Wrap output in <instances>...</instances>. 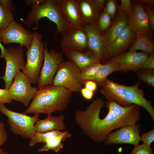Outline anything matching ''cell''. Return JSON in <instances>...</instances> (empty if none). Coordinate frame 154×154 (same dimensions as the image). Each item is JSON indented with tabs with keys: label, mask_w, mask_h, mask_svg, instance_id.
<instances>
[{
	"label": "cell",
	"mask_w": 154,
	"mask_h": 154,
	"mask_svg": "<svg viewBox=\"0 0 154 154\" xmlns=\"http://www.w3.org/2000/svg\"><path fill=\"white\" fill-rule=\"evenodd\" d=\"M14 21V16L12 12L6 9L0 3V32Z\"/></svg>",
	"instance_id": "obj_30"
},
{
	"label": "cell",
	"mask_w": 154,
	"mask_h": 154,
	"mask_svg": "<svg viewBox=\"0 0 154 154\" xmlns=\"http://www.w3.org/2000/svg\"><path fill=\"white\" fill-rule=\"evenodd\" d=\"M131 2L137 3L146 4L153 6L154 5V0H133Z\"/></svg>",
	"instance_id": "obj_42"
},
{
	"label": "cell",
	"mask_w": 154,
	"mask_h": 154,
	"mask_svg": "<svg viewBox=\"0 0 154 154\" xmlns=\"http://www.w3.org/2000/svg\"><path fill=\"white\" fill-rule=\"evenodd\" d=\"M44 119L39 118L37 121L35 126V131L37 132L45 133L53 130L62 131L66 127L64 123L65 117L63 115L56 116L51 114L47 115Z\"/></svg>",
	"instance_id": "obj_21"
},
{
	"label": "cell",
	"mask_w": 154,
	"mask_h": 154,
	"mask_svg": "<svg viewBox=\"0 0 154 154\" xmlns=\"http://www.w3.org/2000/svg\"><path fill=\"white\" fill-rule=\"evenodd\" d=\"M131 1L130 0H121L120 4L117 5V7L118 12H121L125 14L128 18L131 12Z\"/></svg>",
	"instance_id": "obj_32"
},
{
	"label": "cell",
	"mask_w": 154,
	"mask_h": 154,
	"mask_svg": "<svg viewBox=\"0 0 154 154\" xmlns=\"http://www.w3.org/2000/svg\"><path fill=\"white\" fill-rule=\"evenodd\" d=\"M131 154H153L150 146L142 144L135 146Z\"/></svg>",
	"instance_id": "obj_31"
},
{
	"label": "cell",
	"mask_w": 154,
	"mask_h": 154,
	"mask_svg": "<svg viewBox=\"0 0 154 154\" xmlns=\"http://www.w3.org/2000/svg\"><path fill=\"white\" fill-rule=\"evenodd\" d=\"M1 78V77L0 76V78Z\"/></svg>",
	"instance_id": "obj_45"
},
{
	"label": "cell",
	"mask_w": 154,
	"mask_h": 154,
	"mask_svg": "<svg viewBox=\"0 0 154 154\" xmlns=\"http://www.w3.org/2000/svg\"><path fill=\"white\" fill-rule=\"evenodd\" d=\"M84 88L94 92L97 88V84L94 81L91 80L85 81L84 83Z\"/></svg>",
	"instance_id": "obj_41"
},
{
	"label": "cell",
	"mask_w": 154,
	"mask_h": 154,
	"mask_svg": "<svg viewBox=\"0 0 154 154\" xmlns=\"http://www.w3.org/2000/svg\"><path fill=\"white\" fill-rule=\"evenodd\" d=\"M152 31L144 34H137L133 43L127 51L139 50L148 54L154 53V41Z\"/></svg>",
	"instance_id": "obj_23"
},
{
	"label": "cell",
	"mask_w": 154,
	"mask_h": 154,
	"mask_svg": "<svg viewBox=\"0 0 154 154\" xmlns=\"http://www.w3.org/2000/svg\"><path fill=\"white\" fill-rule=\"evenodd\" d=\"M64 54L68 60L76 65L81 72L91 64L96 62L101 63L94 53L88 48L84 52L71 51Z\"/></svg>",
	"instance_id": "obj_22"
},
{
	"label": "cell",
	"mask_w": 154,
	"mask_h": 154,
	"mask_svg": "<svg viewBox=\"0 0 154 154\" xmlns=\"http://www.w3.org/2000/svg\"><path fill=\"white\" fill-rule=\"evenodd\" d=\"M128 18L125 14L118 12L108 28L102 35L108 46L115 40L128 25Z\"/></svg>",
	"instance_id": "obj_20"
},
{
	"label": "cell",
	"mask_w": 154,
	"mask_h": 154,
	"mask_svg": "<svg viewBox=\"0 0 154 154\" xmlns=\"http://www.w3.org/2000/svg\"><path fill=\"white\" fill-rule=\"evenodd\" d=\"M14 79L8 89L10 98L12 100L19 101L28 107L38 89L31 86L29 79L20 70Z\"/></svg>",
	"instance_id": "obj_9"
},
{
	"label": "cell",
	"mask_w": 154,
	"mask_h": 154,
	"mask_svg": "<svg viewBox=\"0 0 154 154\" xmlns=\"http://www.w3.org/2000/svg\"><path fill=\"white\" fill-rule=\"evenodd\" d=\"M104 65L100 62L95 63L89 65L81 72L80 80L82 85L85 81L96 74Z\"/></svg>",
	"instance_id": "obj_28"
},
{
	"label": "cell",
	"mask_w": 154,
	"mask_h": 154,
	"mask_svg": "<svg viewBox=\"0 0 154 154\" xmlns=\"http://www.w3.org/2000/svg\"><path fill=\"white\" fill-rule=\"evenodd\" d=\"M44 44V62L37 82L38 90L45 86L52 85L59 66L64 61L61 53L54 49L48 51L47 43Z\"/></svg>",
	"instance_id": "obj_8"
},
{
	"label": "cell",
	"mask_w": 154,
	"mask_h": 154,
	"mask_svg": "<svg viewBox=\"0 0 154 154\" xmlns=\"http://www.w3.org/2000/svg\"><path fill=\"white\" fill-rule=\"evenodd\" d=\"M62 132L58 130H53L43 133L35 132L30 138L29 146L33 147L37 143L45 142L48 139L58 135Z\"/></svg>",
	"instance_id": "obj_27"
},
{
	"label": "cell",
	"mask_w": 154,
	"mask_h": 154,
	"mask_svg": "<svg viewBox=\"0 0 154 154\" xmlns=\"http://www.w3.org/2000/svg\"><path fill=\"white\" fill-rule=\"evenodd\" d=\"M0 48L1 50V54L0 55V58H2L5 59V48L4 46L2 44L0 41Z\"/></svg>",
	"instance_id": "obj_43"
},
{
	"label": "cell",
	"mask_w": 154,
	"mask_h": 154,
	"mask_svg": "<svg viewBox=\"0 0 154 154\" xmlns=\"http://www.w3.org/2000/svg\"><path fill=\"white\" fill-rule=\"evenodd\" d=\"M61 0H38L37 2L31 5L32 8L25 23L29 26L35 24L38 26L39 20L46 17L56 25V34L62 35L71 27L64 20L60 11Z\"/></svg>",
	"instance_id": "obj_4"
},
{
	"label": "cell",
	"mask_w": 154,
	"mask_h": 154,
	"mask_svg": "<svg viewBox=\"0 0 154 154\" xmlns=\"http://www.w3.org/2000/svg\"><path fill=\"white\" fill-rule=\"evenodd\" d=\"M117 1L108 0L105 1V7L104 8L112 19L115 16L116 13L117 7Z\"/></svg>",
	"instance_id": "obj_33"
},
{
	"label": "cell",
	"mask_w": 154,
	"mask_h": 154,
	"mask_svg": "<svg viewBox=\"0 0 154 154\" xmlns=\"http://www.w3.org/2000/svg\"><path fill=\"white\" fill-rule=\"evenodd\" d=\"M82 26L95 24L103 9L105 0H75Z\"/></svg>",
	"instance_id": "obj_16"
},
{
	"label": "cell",
	"mask_w": 154,
	"mask_h": 154,
	"mask_svg": "<svg viewBox=\"0 0 154 154\" xmlns=\"http://www.w3.org/2000/svg\"><path fill=\"white\" fill-rule=\"evenodd\" d=\"M12 102L10 96L8 89L0 88V103L4 104L10 103Z\"/></svg>",
	"instance_id": "obj_36"
},
{
	"label": "cell",
	"mask_w": 154,
	"mask_h": 154,
	"mask_svg": "<svg viewBox=\"0 0 154 154\" xmlns=\"http://www.w3.org/2000/svg\"><path fill=\"white\" fill-rule=\"evenodd\" d=\"M8 136L4 124L0 121V148L7 141Z\"/></svg>",
	"instance_id": "obj_37"
},
{
	"label": "cell",
	"mask_w": 154,
	"mask_h": 154,
	"mask_svg": "<svg viewBox=\"0 0 154 154\" xmlns=\"http://www.w3.org/2000/svg\"><path fill=\"white\" fill-rule=\"evenodd\" d=\"M82 27L88 37V48L96 57L100 62L105 64L111 58L106 45L102 35L93 23L85 25Z\"/></svg>",
	"instance_id": "obj_12"
},
{
	"label": "cell",
	"mask_w": 154,
	"mask_h": 154,
	"mask_svg": "<svg viewBox=\"0 0 154 154\" xmlns=\"http://www.w3.org/2000/svg\"><path fill=\"white\" fill-rule=\"evenodd\" d=\"M154 68V53L149 56L144 63L142 69L147 70L153 69Z\"/></svg>",
	"instance_id": "obj_38"
},
{
	"label": "cell",
	"mask_w": 154,
	"mask_h": 154,
	"mask_svg": "<svg viewBox=\"0 0 154 154\" xmlns=\"http://www.w3.org/2000/svg\"><path fill=\"white\" fill-rule=\"evenodd\" d=\"M141 141L143 144L150 146L154 141V128L150 131L142 134L141 136Z\"/></svg>",
	"instance_id": "obj_35"
},
{
	"label": "cell",
	"mask_w": 154,
	"mask_h": 154,
	"mask_svg": "<svg viewBox=\"0 0 154 154\" xmlns=\"http://www.w3.org/2000/svg\"><path fill=\"white\" fill-rule=\"evenodd\" d=\"M144 9L148 19L150 27L154 31V9L153 6L144 5Z\"/></svg>",
	"instance_id": "obj_34"
},
{
	"label": "cell",
	"mask_w": 154,
	"mask_h": 154,
	"mask_svg": "<svg viewBox=\"0 0 154 154\" xmlns=\"http://www.w3.org/2000/svg\"><path fill=\"white\" fill-rule=\"evenodd\" d=\"M0 3L5 8L11 12L14 11L15 7L11 0H0Z\"/></svg>",
	"instance_id": "obj_39"
},
{
	"label": "cell",
	"mask_w": 154,
	"mask_h": 154,
	"mask_svg": "<svg viewBox=\"0 0 154 154\" xmlns=\"http://www.w3.org/2000/svg\"><path fill=\"white\" fill-rule=\"evenodd\" d=\"M33 33L25 28L15 20L12 21L3 31L0 32V41L5 44L18 43L28 49L31 46Z\"/></svg>",
	"instance_id": "obj_11"
},
{
	"label": "cell",
	"mask_w": 154,
	"mask_h": 154,
	"mask_svg": "<svg viewBox=\"0 0 154 154\" xmlns=\"http://www.w3.org/2000/svg\"><path fill=\"white\" fill-rule=\"evenodd\" d=\"M139 81L143 82L148 86L154 87V70L140 69L137 72Z\"/></svg>",
	"instance_id": "obj_29"
},
{
	"label": "cell",
	"mask_w": 154,
	"mask_h": 154,
	"mask_svg": "<svg viewBox=\"0 0 154 154\" xmlns=\"http://www.w3.org/2000/svg\"><path fill=\"white\" fill-rule=\"evenodd\" d=\"M141 116L140 107L137 105L124 107L98 98L86 110L77 111L75 120L85 135L95 141L102 142L114 130L136 123Z\"/></svg>",
	"instance_id": "obj_1"
},
{
	"label": "cell",
	"mask_w": 154,
	"mask_h": 154,
	"mask_svg": "<svg viewBox=\"0 0 154 154\" xmlns=\"http://www.w3.org/2000/svg\"><path fill=\"white\" fill-rule=\"evenodd\" d=\"M82 97L87 100H91L94 95V92L85 88H83L80 91Z\"/></svg>",
	"instance_id": "obj_40"
},
{
	"label": "cell",
	"mask_w": 154,
	"mask_h": 154,
	"mask_svg": "<svg viewBox=\"0 0 154 154\" xmlns=\"http://www.w3.org/2000/svg\"><path fill=\"white\" fill-rule=\"evenodd\" d=\"M72 92L62 87L47 85L38 89L23 113L51 114L64 110L70 102Z\"/></svg>",
	"instance_id": "obj_3"
},
{
	"label": "cell",
	"mask_w": 154,
	"mask_h": 154,
	"mask_svg": "<svg viewBox=\"0 0 154 154\" xmlns=\"http://www.w3.org/2000/svg\"><path fill=\"white\" fill-rule=\"evenodd\" d=\"M0 112L8 118L11 131L24 138H30L35 133V126L39 118L38 114L31 116L24 113L11 111L5 104L0 103Z\"/></svg>",
	"instance_id": "obj_6"
},
{
	"label": "cell",
	"mask_w": 154,
	"mask_h": 154,
	"mask_svg": "<svg viewBox=\"0 0 154 154\" xmlns=\"http://www.w3.org/2000/svg\"><path fill=\"white\" fill-rule=\"evenodd\" d=\"M42 35L36 31L33 33V38L30 47L26 52L27 62L21 70L29 79L31 84H36L44 60V44L42 40Z\"/></svg>",
	"instance_id": "obj_5"
},
{
	"label": "cell",
	"mask_w": 154,
	"mask_h": 154,
	"mask_svg": "<svg viewBox=\"0 0 154 154\" xmlns=\"http://www.w3.org/2000/svg\"><path fill=\"white\" fill-rule=\"evenodd\" d=\"M81 71L70 60L60 64L52 85L64 87L71 92H80L83 88L80 80Z\"/></svg>",
	"instance_id": "obj_7"
},
{
	"label": "cell",
	"mask_w": 154,
	"mask_h": 154,
	"mask_svg": "<svg viewBox=\"0 0 154 154\" xmlns=\"http://www.w3.org/2000/svg\"><path fill=\"white\" fill-rule=\"evenodd\" d=\"M141 125L135 124L123 126L119 130L111 132L104 141V144H129L135 146L141 141Z\"/></svg>",
	"instance_id": "obj_14"
},
{
	"label": "cell",
	"mask_w": 154,
	"mask_h": 154,
	"mask_svg": "<svg viewBox=\"0 0 154 154\" xmlns=\"http://www.w3.org/2000/svg\"><path fill=\"white\" fill-rule=\"evenodd\" d=\"M0 154H8L7 152L4 151L1 148H0Z\"/></svg>",
	"instance_id": "obj_44"
},
{
	"label": "cell",
	"mask_w": 154,
	"mask_h": 154,
	"mask_svg": "<svg viewBox=\"0 0 154 154\" xmlns=\"http://www.w3.org/2000/svg\"><path fill=\"white\" fill-rule=\"evenodd\" d=\"M62 35L60 45L64 53L71 51L84 52L88 49L87 34L82 27H70Z\"/></svg>",
	"instance_id": "obj_13"
},
{
	"label": "cell",
	"mask_w": 154,
	"mask_h": 154,
	"mask_svg": "<svg viewBox=\"0 0 154 154\" xmlns=\"http://www.w3.org/2000/svg\"><path fill=\"white\" fill-rule=\"evenodd\" d=\"M60 8L62 18L70 27H82L75 0H61Z\"/></svg>",
	"instance_id": "obj_19"
},
{
	"label": "cell",
	"mask_w": 154,
	"mask_h": 154,
	"mask_svg": "<svg viewBox=\"0 0 154 154\" xmlns=\"http://www.w3.org/2000/svg\"><path fill=\"white\" fill-rule=\"evenodd\" d=\"M149 56L144 52L131 50L112 57L109 62L117 64L119 66L120 72L130 71L136 72L142 69Z\"/></svg>",
	"instance_id": "obj_15"
},
{
	"label": "cell",
	"mask_w": 154,
	"mask_h": 154,
	"mask_svg": "<svg viewBox=\"0 0 154 154\" xmlns=\"http://www.w3.org/2000/svg\"><path fill=\"white\" fill-rule=\"evenodd\" d=\"M23 47L19 45L16 48L10 46L5 48V59L6 66L4 75L1 78L5 81L6 89H9L16 74L25 64Z\"/></svg>",
	"instance_id": "obj_10"
},
{
	"label": "cell",
	"mask_w": 154,
	"mask_h": 154,
	"mask_svg": "<svg viewBox=\"0 0 154 154\" xmlns=\"http://www.w3.org/2000/svg\"><path fill=\"white\" fill-rule=\"evenodd\" d=\"M131 12L128 18V26L136 34L146 33L151 31L144 5L131 3Z\"/></svg>",
	"instance_id": "obj_17"
},
{
	"label": "cell",
	"mask_w": 154,
	"mask_h": 154,
	"mask_svg": "<svg viewBox=\"0 0 154 154\" xmlns=\"http://www.w3.org/2000/svg\"><path fill=\"white\" fill-rule=\"evenodd\" d=\"M141 82L127 86L106 79L100 85V93L107 100L114 102L121 106L126 107L136 104L144 108L154 122V108L151 102L146 99L142 89L139 88Z\"/></svg>",
	"instance_id": "obj_2"
},
{
	"label": "cell",
	"mask_w": 154,
	"mask_h": 154,
	"mask_svg": "<svg viewBox=\"0 0 154 154\" xmlns=\"http://www.w3.org/2000/svg\"><path fill=\"white\" fill-rule=\"evenodd\" d=\"M111 18L104 7L100 13L94 24L99 32L102 35L109 27Z\"/></svg>",
	"instance_id": "obj_26"
},
{
	"label": "cell",
	"mask_w": 154,
	"mask_h": 154,
	"mask_svg": "<svg viewBox=\"0 0 154 154\" xmlns=\"http://www.w3.org/2000/svg\"><path fill=\"white\" fill-rule=\"evenodd\" d=\"M137 34L128 25L117 38L108 46L111 58L126 52L131 47L136 38Z\"/></svg>",
	"instance_id": "obj_18"
},
{
	"label": "cell",
	"mask_w": 154,
	"mask_h": 154,
	"mask_svg": "<svg viewBox=\"0 0 154 154\" xmlns=\"http://www.w3.org/2000/svg\"><path fill=\"white\" fill-rule=\"evenodd\" d=\"M72 134L68 130L62 132L60 135L48 139L45 142V144L39 147L37 150L38 152L47 151L52 150L55 153L60 151L64 147V144L62 142L66 139L70 138Z\"/></svg>",
	"instance_id": "obj_24"
},
{
	"label": "cell",
	"mask_w": 154,
	"mask_h": 154,
	"mask_svg": "<svg viewBox=\"0 0 154 154\" xmlns=\"http://www.w3.org/2000/svg\"><path fill=\"white\" fill-rule=\"evenodd\" d=\"M115 72H120L119 66L115 63L108 62L104 64L103 68L96 74L88 80H92L95 82L97 85L100 86L102 82L107 79L110 74Z\"/></svg>",
	"instance_id": "obj_25"
}]
</instances>
